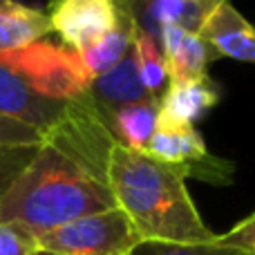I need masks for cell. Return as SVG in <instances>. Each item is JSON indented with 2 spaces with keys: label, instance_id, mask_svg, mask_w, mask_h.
Masks as SVG:
<instances>
[{
  "label": "cell",
  "instance_id": "6da1fadb",
  "mask_svg": "<svg viewBox=\"0 0 255 255\" xmlns=\"http://www.w3.org/2000/svg\"><path fill=\"white\" fill-rule=\"evenodd\" d=\"M115 143L90 90L70 99L43 134L36 157L0 199V222L40 235L117 208L108 188V157Z\"/></svg>",
  "mask_w": 255,
  "mask_h": 255
},
{
  "label": "cell",
  "instance_id": "7a4b0ae2",
  "mask_svg": "<svg viewBox=\"0 0 255 255\" xmlns=\"http://www.w3.org/2000/svg\"><path fill=\"white\" fill-rule=\"evenodd\" d=\"M108 188L141 242L204 244L217 238L199 215L181 170L145 150L112 145Z\"/></svg>",
  "mask_w": 255,
  "mask_h": 255
},
{
  "label": "cell",
  "instance_id": "3957f363",
  "mask_svg": "<svg viewBox=\"0 0 255 255\" xmlns=\"http://www.w3.org/2000/svg\"><path fill=\"white\" fill-rule=\"evenodd\" d=\"M145 152L175 166L186 179H197L211 186H231L235 181V163L213 154L197 128L170 119L161 112Z\"/></svg>",
  "mask_w": 255,
  "mask_h": 255
},
{
  "label": "cell",
  "instance_id": "277c9868",
  "mask_svg": "<svg viewBox=\"0 0 255 255\" xmlns=\"http://www.w3.org/2000/svg\"><path fill=\"white\" fill-rule=\"evenodd\" d=\"M0 63L16 72L34 92L56 101H70L88 92L92 83L81 65L79 54L45 40L0 52Z\"/></svg>",
  "mask_w": 255,
  "mask_h": 255
},
{
  "label": "cell",
  "instance_id": "5b68a950",
  "mask_svg": "<svg viewBox=\"0 0 255 255\" xmlns=\"http://www.w3.org/2000/svg\"><path fill=\"white\" fill-rule=\"evenodd\" d=\"M139 242L136 231L119 208L92 213L36 235L38 251L54 255H130Z\"/></svg>",
  "mask_w": 255,
  "mask_h": 255
},
{
  "label": "cell",
  "instance_id": "8992f818",
  "mask_svg": "<svg viewBox=\"0 0 255 255\" xmlns=\"http://www.w3.org/2000/svg\"><path fill=\"white\" fill-rule=\"evenodd\" d=\"M52 31L70 52L81 54L132 20L124 0H47Z\"/></svg>",
  "mask_w": 255,
  "mask_h": 255
},
{
  "label": "cell",
  "instance_id": "52a82bcc",
  "mask_svg": "<svg viewBox=\"0 0 255 255\" xmlns=\"http://www.w3.org/2000/svg\"><path fill=\"white\" fill-rule=\"evenodd\" d=\"M229 0H124L132 22L141 34L159 43V31L166 25H179L197 31L204 18Z\"/></svg>",
  "mask_w": 255,
  "mask_h": 255
},
{
  "label": "cell",
  "instance_id": "ba28073f",
  "mask_svg": "<svg viewBox=\"0 0 255 255\" xmlns=\"http://www.w3.org/2000/svg\"><path fill=\"white\" fill-rule=\"evenodd\" d=\"M67 101L47 99L34 92L20 76L0 63V115L34 128L40 134L61 117Z\"/></svg>",
  "mask_w": 255,
  "mask_h": 255
},
{
  "label": "cell",
  "instance_id": "9c48e42d",
  "mask_svg": "<svg viewBox=\"0 0 255 255\" xmlns=\"http://www.w3.org/2000/svg\"><path fill=\"white\" fill-rule=\"evenodd\" d=\"M197 34L217 58H233L255 65V25L229 2H222L204 18Z\"/></svg>",
  "mask_w": 255,
  "mask_h": 255
},
{
  "label": "cell",
  "instance_id": "30bf717a",
  "mask_svg": "<svg viewBox=\"0 0 255 255\" xmlns=\"http://www.w3.org/2000/svg\"><path fill=\"white\" fill-rule=\"evenodd\" d=\"M159 49L168 81H195L208 76V65L217 61L215 52L197 34L179 25H166L159 31Z\"/></svg>",
  "mask_w": 255,
  "mask_h": 255
},
{
  "label": "cell",
  "instance_id": "8fae6325",
  "mask_svg": "<svg viewBox=\"0 0 255 255\" xmlns=\"http://www.w3.org/2000/svg\"><path fill=\"white\" fill-rule=\"evenodd\" d=\"M90 97H92L94 106L101 112L103 119H110L119 108L150 101V99H159L154 94H150L141 83L139 74H136V63L132 49L117 67L97 76L90 83Z\"/></svg>",
  "mask_w": 255,
  "mask_h": 255
},
{
  "label": "cell",
  "instance_id": "7c38bea8",
  "mask_svg": "<svg viewBox=\"0 0 255 255\" xmlns=\"http://www.w3.org/2000/svg\"><path fill=\"white\" fill-rule=\"evenodd\" d=\"M222 88L208 76L195 81H168L159 94V112L170 119L195 126L220 103Z\"/></svg>",
  "mask_w": 255,
  "mask_h": 255
},
{
  "label": "cell",
  "instance_id": "4fadbf2b",
  "mask_svg": "<svg viewBox=\"0 0 255 255\" xmlns=\"http://www.w3.org/2000/svg\"><path fill=\"white\" fill-rule=\"evenodd\" d=\"M52 34L45 9L22 4L18 0H0V52L27 47Z\"/></svg>",
  "mask_w": 255,
  "mask_h": 255
},
{
  "label": "cell",
  "instance_id": "5bb4252c",
  "mask_svg": "<svg viewBox=\"0 0 255 255\" xmlns=\"http://www.w3.org/2000/svg\"><path fill=\"white\" fill-rule=\"evenodd\" d=\"M157 117L159 99H150V101L119 108L110 119H106V124L119 145L130 150H145L154 132V126H157Z\"/></svg>",
  "mask_w": 255,
  "mask_h": 255
},
{
  "label": "cell",
  "instance_id": "9a60e30c",
  "mask_svg": "<svg viewBox=\"0 0 255 255\" xmlns=\"http://www.w3.org/2000/svg\"><path fill=\"white\" fill-rule=\"evenodd\" d=\"M134 34H136V25L132 20H126L119 29L110 31L101 40H97L92 47H88L85 52L79 54L81 65H83L85 74L90 76V81L110 72L112 67H117L124 61L132 49Z\"/></svg>",
  "mask_w": 255,
  "mask_h": 255
},
{
  "label": "cell",
  "instance_id": "2e32d148",
  "mask_svg": "<svg viewBox=\"0 0 255 255\" xmlns=\"http://www.w3.org/2000/svg\"><path fill=\"white\" fill-rule=\"evenodd\" d=\"M132 54H134L136 74H139L143 88L150 94L159 97L168 85V74H166V65H163L159 43L136 29L134 40H132Z\"/></svg>",
  "mask_w": 255,
  "mask_h": 255
},
{
  "label": "cell",
  "instance_id": "e0dca14e",
  "mask_svg": "<svg viewBox=\"0 0 255 255\" xmlns=\"http://www.w3.org/2000/svg\"><path fill=\"white\" fill-rule=\"evenodd\" d=\"M38 143H0V199L38 152Z\"/></svg>",
  "mask_w": 255,
  "mask_h": 255
},
{
  "label": "cell",
  "instance_id": "ac0fdd59",
  "mask_svg": "<svg viewBox=\"0 0 255 255\" xmlns=\"http://www.w3.org/2000/svg\"><path fill=\"white\" fill-rule=\"evenodd\" d=\"M130 255H249L238 249L224 247L217 242L204 244H166V242H139L130 251Z\"/></svg>",
  "mask_w": 255,
  "mask_h": 255
},
{
  "label": "cell",
  "instance_id": "d6986e66",
  "mask_svg": "<svg viewBox=\"0 0 255 255\" xmlns=\"http://www.w3.org/2000/svg\"><path fill=\"white\" fill-rule=\"evenodd\" d=\"M36 253H38L36 235H31L22 226L0 222V255H36Z\"/></svg>",
  "mask_w": 255,
  "mask_h": 255
},
{
  "label": "cell",
  "instance_id": "ffe728a7",
  "mask_svg": "<svg viewBox=\"0 0 255 255\" xmlns=\"http://www.w3.org/2000/svg\"><path fill=\"white\" fill-rule=\"evenodd\" d=\"M217 242L224 244V247L244 251L249 255H255V213L253 215H249L247 220L238 222L231 231L217 235Z\"/></svg>",
  "mask_w": 255,
  "mask_h": 255
},
{
  "label": "cell",
  "instance_id": "44dd1931",
  "mask_svg": "<svg viewBox=\"0 0 255 255\" xmlns=\"http://www.w3.org/2000/svg\"><path fill=\"white\" fill-rule=\"evenodd\" d=\"M40 139L38 130L0 115V143H38Z\"/></svg>",
  "mask_w": 255,
  "mask_h": 255
},
{
  "label": "cell",
  "instance_id": "7402d4cb",
  "mask_svg": "<svg viewBox=\"0 0 255 255\" xmlns=\"http://www.w3.org/2000/svg\"><path fill=\"white\" fill-rule=\"evenodd\" d=\"M36 255H54V253H47V251H38Z\"/></svg>",
  "mask_w": 255,
  "mask_h": 255
}]
</instances>
